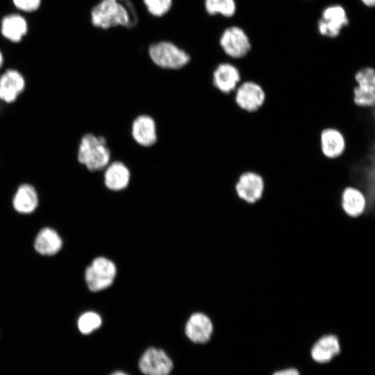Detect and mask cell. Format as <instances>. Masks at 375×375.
<instances>
[{"label": "cell", "instance_id": "obj_1", "mask_svg": "<svg viewBox=\"0 0 375 375\" xmlns=\"http://www.w3.org/2000/svg\"><path fill=\"white\" fill-rule=\"evenodd\" d=\"M110 151L103 135L88 133L81 139L77 160L90 172H102L110 160Z\"/></svg>", "mask_w": 375, "mask_h": 375}, {"label": "cell", "instance_id": "obj_2", "mask_svg": "<svg viewBox=\"0 0 375 375\" xmlns=\"http://www.w3.org/2000/svg\"><path fill=\"white\" fill-rule=\"evenodd\" d=\"M94 26L108 29L126 26L131 21L127 8L118 0H101L95 5L90 13Z\"/></svg>", "mask_w": 375, "mask_h": 375}, {"label": "cell", "instance_id": "obj_3", "mask_svg": "<svg viewBox=\"0 0 375 375\" xmlns=\"http://www.w3.org/2000/svg\"><path fill=\"white\" fill-rule=\"evenodd\" d=\"M148 53L156 66L165 69H180L190 61V56L187 51L167 40H161L151 44Z\"/></svg>", "mask_w": 375, "mask_h": 375}, {"label": "cell", "instance_id": "obj_4", "mask_svg": "<svg viewBox=\"0 0 375 375\" xmlns=\"http://www.w3.org/2000/svg\"><path fill=\"white\" fill-rule=\"evenodd\" d=\"M234 92L236 106L247 113L258 112L267 101L265 90L259 83L253 80L240 83Z\"/></svg>", "mask_w": 375, "mask_h": 375}, {"label": "cell", "instance_id": "obj_5", "mask_svg": "<svg viewBox=\"0 0 375 375\" xmlns=\"http://www.w3.org/2000/svg\"><path fill=\"white\" fill-rule=\"evenodd\" d=\"M116 274V266L112 260L98 257L87 267L85 278L88 288L92 292H99L112 284Z\"/></svg>", "mask_w": 375, "mask_h": 375}, {"label": "cell", "instance_id": "obj_6", "mask_svg": "<svg viewBox=\"0 0 375 375\" xmlns=\"http://www.w3.org/2000/svg\"><path fill=\"white\" fill-rule=\"evenodd\" d=\"M219 42L224 53L233 59L243 58L251 49L248 35L242 28L238 26H231L225 28Z\"/></svg>", "mask_w": 375, "mask_h": 375}, {"label": "cell", "instance_id": "obj_7", "mask_svg": "<svg viewBox=\"0 0 375 375\" xmlns=\"http://www.w3.org/2000/svg\"><path fill=\"white\" fill-rule=\"evenodd\" d=\"M349 23L347 12L342 6L330 5L322 12L321 18L317 22V30L324 37L335 38Z\"/></svg>", "mask_w": 375, "mask_h": 375}, {"label": "cell", "instance_id": "obj_8", "mask_svg": "<svg viewBox=\"0 0 375 375\" xmlns=\"http://www.w3.org/2000/svg\"><path fill=\"white\" fill-rule=\"evenodd\" d=\"M265 182L264 177L253 170L242 172L236 181L235 189L238 197L248 203L259 201L264 193Z\"/></svg>", "mask_w": 375, "mask_h": 375}, {"label": "cell", "instance_id": "obj_9", "mask_svg": "<svg viewBox=\"0 0 375 375\" xmlns=\"http://www.w3.org/2000/svg\"><path fill=\"white\" fill-rule=\"evenodd\" d=\"M138 367L144 375H169L173 362L163 350L149 347L141 356Z\"/></svg>", "mask_w": 375, "mask_h": 375}, {"label": "cell", "instance_id": "obj_10", "mask_svg": "<svg viewBox=\"0 0 375 375\" xmlns=\"http://www.w3.org/2000/svg\"><path fill=\"white\" fill-rule=\"evenodd\" d=\"M347 147L346 138L338 128L326 127L319 133V149L322 155L328 160L340 158Z\"/></svg>", "mask_w": 375, "mask_h": 375}, {"label": "cell", "instance_id": "obj_11", "mask_svg": "<svg viewBox=\"0 0 375 375\" xmlns=\"http://www.w3.org/2000/svg\"><path fill=\"white\" fill-rule=\"evenodd\" d=\"M239 69L230 62H221L212 73L214 87L223 94H228L235 90L241 83Z\"/></svg>", "mask_w": 375, "mask_h": 375}, {"label": "cell", "instance_id": "obj_12", "mask_svg": "<svg viewBox=\"0 0 375 375\" xmlns=\"http://www.w3.org/2000/svg\"><path fill=\"white\" fill-rule=\"evenodd\" d=\"M25 88V79L17 69H7L0 74V100L13 103Z\"/></svg>", "mask_w": 375, "mask_h": 375}, {"label": "cell", "instance_id": "obj_13", "mask_svg": "<svg viewBox=\"0 0 375 375\" xmlns=\"http://www.w3.org/2000/svg\"><path fill=\"white\" fill-rule=\"evenodd\" d=\"M213 331L210 319L202 312H194L188 319L185 333L188 338L194 343L208 342Z\"/></svg>", "mask_w": 375, "mask_h": 375}, {"label": "cell", "instance_id": "obj_14", "mask_svg": "<svg viewBox=\"0 0 375 375\" xmlns=\"http://www.w3.org/2000/svg\"><path fill=\"white\" fill-rule=\"evenodd\" d=\"M340 351L341 347L338 337L328 334L314 343L310 349V356L315 362L324 364L331 361Z\"/></svg>", "mask_w": 375, "mask_h": 375}, {"label": "cell", "instance_id": "obj_15", "mask_svg": "<svg viewBox=\"0 0 375 375\" xmlns=\"http://www.w3.org/2000/svg\"><path fill=\"white\" fill-rule=\"evenodd\" d=\"M156 133V123L151 117L142 115L133 120L131 135L138 144L145 147L152 146L157 140Z\"/></svg>", "mask_w": 375, "mask_h": 375}, {"label": "cell", "instance_id": "obj_16", "mask_svg": "<svg viewBox=\"0 0 375 375\" xmlns=\"http://www.w3.org/2000/svg\"><path fill=\"white\" fill-rule=\"evenodd\" d=\"M103 171V183L108 190L120 191L129 184L130 170L123 162L116 161L109 163Z\"/></svg>", "mask_w": 375, "mask_h": 375}, {"label": "cell", "instance_id": "obj_17", "mask_svg": "<svg viewBox=\"0 0 375 375\" xmlns=\"http://www.w3.org/2000/svg\"><path fill=\"white\" fill-rule=\"evenodd\" d=\"M38 192L33 185L22 183L16 190L12 199L13 209L20 214H30L38 207Z\"/></svg>", "mask_w": 375, "mask_h": 375}, {"label": "cell", "instance_id": "obj_18", "mask_svg": "<svg viewBox=\"0 0 375 375\" xmlns=\"http://www.w3.org/2000/svg\"><path fill=\"white\" fill-rule=\"evenodd\" d=\"M341 205L347 215L356 217L367 210V200L365 194L360 189L347 186L342 191Z\"/></svg>", "mask_w": 375, "mask_h": 375}, {"label": "cell", "instance_id": "obj_19", "mask_svg": "<svg viewBox=\"0 0 375 375\" xmlns=\"http://www.w3.org/2000/svg\"><path fill=\"white\" fill-rule=\"evenodd\" d=\"M28 24L24 17L18 14L5 16L1 23V33L7 40L19 42L27 33Z\"/></svg>", "mask_w": 375, "mask_h": 375}, {"label": "cell", "instance_id": "obj_20", "mask_svg": "<svg viewBox=\"0 0 375 375\" xmlns=\"http://www.w3.org/2000/svg\"><path fill=\"white\" fill-rule=\"evenodd\" d=\"M34 246L35 250L40 254L51 256L60 249L62 241L53 229L44 228L38 233Z\"/></svg>", "mask_w": 375, "mask_h": 375}, {"label": "cell", "instance_id": "obj_21", "mask_svg": "<svg viewBox=\"0 0 375 375\" xmlns=\"http://www.w3.org/2000/svg\"><path fill=\"white\" fill-rule=\"evenodd\" d=\"M203 5L206 13L211 16L232 17L237 10L235 0H204Z\"/></svg>", "mask_w": 375, "mask_h": 375}, {"label": "cell", "instance_id": "obj_22", "mask_svg": "<svg viewBox=\"0 0 375 375\" xmlns=\"http://www.w3.org/2000/svg\"><path fill=\"white\" fill-rule=\"evenodd\" d=\"M354 81L358 88L375 92V70L372 67H365L354 74Z\"/></svg>", "mask_w": 375, "mask_h": 375}, {"label": "cell", "instance_id": "obj_23", "mask_svg": "<svg viewBox=\"0 0 375 375\" xmlns=\"http://www.w3.org/2000/svg\"><path fill=\"white\" fill-rule=\"evenodd\" d=\"M101 323V318L97 312H87L79 317L78 327L82 333L89 334L99 328Z\"/></svg>", "mask_w": 375, "mask_h": 375}, {"label": "cell", "instance_id": "obj_24", "mask_svg": "<svg viewBox=\"0 0 375 375\" xmlns=\"http://www.w3.org/2000/svg\"><path fill=\"white\" fill-rule=\"evenodd\" d=\"M353 103L362 108H373L375 104V92L360 89L357 86L353 87Z\"/></svg>", "mask_w": 375, "mask_h": 375}, {"label": "cell", "instance_id": "obj_25", "mask_svg": "<svg viewBox=\"0 0 375 375\" xmlns=\"http://www.w3.org/2000/svg\"><path fill=\"white\" fill-rule=\"evenodd\" d=\"M148 12L156 17L167 15L173 5V0H142Z\"/></svg>", "mask_w": 375, "mask_h": 375}, {"label": "cell", "instance_id": "obj_26", "mask_svg": "<svg viewBox=\"0 0 375 375\" xmlns=\"http://www.w3.org/2000/svg\"><path fill=\"white\" fill-rule=\"evenodd\" d=\"M15 6L24 12L37 10L41 4V0H12Z\"/></svg>", "mask_w": 375, "mask_h": 375}, {"label": "cell", "instance_id": "obj_27", "mask_svg": "<svg viewBox=\"0 0 375 375\" xmlns=\"http://www.w3.org/2000/svg\"><path fill=\"white\" fill-rule=\"evenodd\" d=\"M272 375H300V373L296 368L289 367L276 371Z\"/></svg>", "mask_w": 375, "mask_h": 375}, {"label": "cell", "instance_id": "obj_28", "mask_svg": "<svg viewBox=\"0 0 375 375\" xmlns=\"http://www.w3.org/2000/svg\"><path fill=\"white\" fill-rule=\"evenodd\" d=\"M363 5L367 7H374L375 5V0H360Z\"/></svg>", "mask_w": 375, "mask_h": 375}, {"label": "cell", "instance_id": "obj_29", "mask_svg": "<svg viewBox=\"0 0 375 375\" xmlns=\"http://www.w3.org/2000/svg\"><path fill=\"white\" fill-rule=\"evenodd\" d=\"M3 62H4V56L2 51L0 50V70L3 67Z\"/></svg>", "mask_w": 375, "mask_h": 375}, {"label": "cell", "instance_id": "obj_30", "mask_svg": "<svg viewBox=\"0 0 375 375\" xmlns=\"http://www.w3.org/2000/svg\"><path fill=\"white\" fill-rule=\"evenodd\" d=\"M110 375H128V374L122 371H116V372H112Z\"/></svg>", "mask_w": 375, "mask_h": 375}]
</instances>
